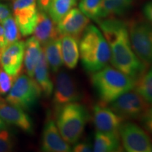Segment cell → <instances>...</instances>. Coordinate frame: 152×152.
I'll use <instances>...</instances> for the list:
<instances>
[{
  "label": "cell",
  "mask_w": 152,
  "mask_h": 152,
  "mask_svg": "<svg viewBox=\"0 0 152 152\" xmlns=\"http://www.w3.org/2000/svg\"><path fill=\"white\" fill-rule=\"evenodd\" d=\"M4 129H6V125L4 123V121L0 118V130H4Z\"/></svg>",
  "instance_id": "e575fe53"
},
{
  "label": "cell",
  "mask_w": 152,
  "mask_h": 152,
  "mask_svg": "<svg viewBox=\"0 0 152 152\" xmlns=\"http://www.w3.org/2000/svg\"><path fill=\"white\" fill-rule=\"evenodd\" d=\"M56 116V125L61 135L69 144H75L79 141L90 119L86 107L78 102L64 106Z\"/></svg>",
  "instance_id": "277c9868"
},
{
  "label": "cell",
  "mask_w": 152,
  "mask_h": 152,
  "mask_svg": "<svg viewBox=\"0 0 152 152\" xmlns=\"http://www.w3.org/2000/svg\"><path fill=\"white\" fill-rule=\"evenodd\" d=\"M33 77L44 96L46 97L50 96L54 90V85L50 77L49 67L43 51L35 67Z\"/></svg>",
  "instance_id": "e0dca14e"
},
{
  "label": "cell",
  "mask_w": 152,
  "mask_h": 152,
  "mask_svg": "<svg viewBox=\"0 0 152 152\" xmlns=\"http://www.w3.org/2000/svg\"><path fill=\"white\" fill-rule=\"evenodd\" d=\"M151 151H152V147H151Z\"/></svg>",
  "instance_id": "8d00e7d4"
},
{
  "label": "cell",
  "mask_w": 152,
  "mask_h": 152,
  "mask_svg": "<svg viewBox=\"0 0 152 152\" xmlns=\"http://www.w3.org/2000/svg\"><path fill=\"white\" fill-rule=\"evenodd\" d=\"M73 151L75 152H90L93 151V146L89 141L76 142L73 147Z\"/></svg>",
  "instance_id": "f546056e"
},
{
  "label": "cell",
  "mask_w": 152,
  "mask_h": 152,
  "mask_svg": "<svg viewBox=\"0 0 152 152\" xmlns=\"http://www.w3.org/2000/svg\"><path fill=\"white\" fill-rule=\"evenodd\" d=\"M53 106L55 114L64 106L72 102H78L83 98V93L75 79L64 71H58L55 79Z\"/></svg>",
  "instance_id": "52a82bcc"
},
{
  "label": "cell",
  "mask_w": 152,
  "mask_h": 152,
  "mask_svg": "<svg viewBox=\"0 0 152 152\" xmlns=\"http://www.w3.org/2000/svg\"><path fill=\"white\" fill-rule=\"evenodd\" d=\"M70 144L61 135L55 121L48 118L44 127L42 137V150L47 152L71 151Z\"/></svg>",
  "instance_id": "9a60e30c"
},
{
  "label": "cell",
  "mask_w": 152,
  "mask_h": 152,
  "mask_svg": "<svg viewBox=\"0 0 152 152\" xmlns=\"http://www.w3.org/2000/svg\"><path fill=\"white\" fill-rule=\"evenodd\" d=\"M5 38L4 28L1 26H0V48L2 49L5 47Z\"/></svg>",
  "instance_id": "836d02e7"
},
{
  "label": "cell",
  "mask_w": 152,
  "mask_h": 152,
  "mask_svg": "<svg viewBox=\"0 0 152 152\" xmlns=\"http://www.w3.org/2000/svg\"><path fill=\"white\" fill-rule=\"evenodd\" d=\"M144 15L149 22L152 23V1L148 2L144 7L143 9Z\"/></svg>",
  "instance_id": "1f68e13d"
},
{
  "label": "cell",
  "mask_w": 152,
  "mask_h": 152,
  "mask_svg": "<svg viewBox=\"0 0 152 152\" xmlns=\"http://www.w3.org/2000/svg\"><path fill=\"white\" fill-rule=\"evenodd\" d=\"M42 51L51 71L57 73L63 66L61 37L45 44Z\"/></svg>",
  "instance_id": "44dd1931"
},
{
  "label": "cell",
  "mask_w": 152,
  "mask_h": 152,
  "mask_svg": "<svg viewBox=\"0 0 152 152\" xmlns=\"http://www.w3.org/2000/svg\"><path fill=\"white\" fill-rule=\"evenodd\" d=\"M127 25L134 52L144 64L152 65V23L141 18H133Z\"/></svg>",
  "instance_id": "5b68a950"
},
{
  "label": "cell",
  "mask_w": 152,
  "mask_h": 152,
  "mask_svg": "<svg viewBox=\"0 0 152 152\" xmlns=\"http://www.w3.org/2000/svg\"><path fill=\"white\" fill-rule=\"evenodd\" d=\"M133 90L147 103L152 104V67L137 80Z\"/></svg>",
  "instance_id": "cb8c5ba5"
},
{
  "label": "cell",
  "mask_w": 152,
  "mask_h": 152,
  "mask_svg": "<svg viewBox=\"0 0 152 152\" xmlns=\"http://www.w3.org/2000/svg\"><path fill=\"white\" fill-rule=\"evenodd\" d=\"M122 147L128 152H149L152 140L146 131L135 123L123 122L119 129Z\"/></svg>",
  "instance_id": "ba28073f"
},
{
  "label": "cell",
  "mask_w": 152,
  "mask_h": 152,
  "mask_svg": "<svg viewBox=\"0 0 152 152\" xmlns=\"http://www.w3.org/2000/svg\"><path fill=\"white\" fill-rule=\"evenodd\" d=\"M132 5V3L125 0H103L96 20L121 16L126 13Z\"/></svg>",
  "instance_id": "7402d4cb"
},
{
  "label": "cell",
  "mask_w": 152,
  "mask_h": 152,
  "mask_svg": "<svg viewBox=\"0 0 152 152\" xmlns=\"http://www.w3.org/2000/svg\"><path fill=\"white\" fill-rule=\"evenodd\" d=\"M63 63L68 69H74L80 58L78 40L71 36H61Z\"/></svg>",
  "instance_id": "ac0fdd59"
},
{
  "label": "cell",
  "mask_w": 152,
  "mask_h": 152,
  "mask_svg": "<svg viewBox=\"0 0 152 152\" xmlns=\"http://www.w3.org/2000/svg\"><path fill=\"white\" fill-rule=\"evenodd\" d=\"M90 21L80 9L73 8L57 23V29L60 36H71L79 41Z\"/></svg>",
  "instance_id": "7c38bea8"
},
{
  "label": "cell",
  "mask_w": 152,
  "mask_h": 152,
  "mask_svg": "<svg viewBox=\"0 0 152 152\" xmlns=\"http://www.w3.org/2000/svg\"><path fill=\"white\" fill-rule=\"evenodd\" d=\"M33 34L34 37L43 45L61 37L57 29V24L49 16L48 13L39 10L37 13V20Z\"/></svg>",
  "instance_id": "2e32d148"
},
{
  "label": "cell",
  "mask_w": 152,
  "mask_h": 152,
  "mask_svg": "<svg viewBox=\"0 0 152 152\" xmlns=\"http://www.w3.org/2000/svg\"><path fill=\"white\" fill-rule=\"evenodd\" d=\"M102 1L103 0H80V9L88 18L96 20L98 18Z\"/></svg>",
  "instance_id": "484cf974"
},
{
  "label": "cell",
  "mask_w": 152,
  "mask_h": 152,
  "mask_svg": "<svg viewBox=\"0 0 152 152\" xmlns=\"http://www.w3.org/2000/svg\"><path fill=\"white\" fill-rule=\"evenodd\" d=\"M92 121L98 132L118 134L120 127L125 120L106 104L101 102L93 107Z\"/></svg>",
  "instance_id": "8fae6325"
},
{
  "label": "cell",
  "mask_w": 152,
  "mask_h": 152,
  "mask_svg": "<svg viewBox=\"0 0 152 152\" xmlns=\"http://www.w3.org/2000/svg\"><path fill=\"white\" fill-rule=\"evenodd\" d=\"M11 16V13L8 6L0 3V23Z\"/></svg>",
  "instance_id": "4dcf8cb0"
},
{
  "label": "cell",
  "mask_w": 152,
  "mask_h": 152,
  "mask_svg": "<svg viewBox=\"0 0 152 152\" xmlns=\"http://www.w3.org/2000/svg\"><path fill=\"white\" fill-rule=\"evenodd\" d=\"M91 82L101 102L106 104L123 93L133 90L136 80L117 68L106 66L93 73Z\"/></svg>",
  "instance_id": "3957f363"
},
{
  "label": "cell",
  "mask_w": 152,
  "mask_h": 152,
  "mask_svg": "<svg viewBox=\"0 0 152 152\" xmlns=\"http://www.w3.org/2000/svg\"><path fill=\"white\" fill-rule=\"evenodd\" d=\"M79 41L80 59L85 71L93 73L106 66L111 60V51L100 30L89 25Z\"/></svg>",
  "instance_id": "7a4b0ae2"
},
{
  "label": "cell",
  "mask_w": 152,
  "mask_h": 152,
  "mask_svg": "<svg viewBox=\"0 0 152 152\" xmlns=\"http://www.w3.org/2000/svg\"><path fill=\"white\" fill-rule=\"evenodd\" d=\"M13 11L21 35L33 34L37 20V0H13Z\"/></svg>",
  "instance_id": "30bf717a"
},
{
  "label": "cell",
  "mask_w": 152,
  "mask_h": 152,
  "mask_svg": "<svg viewBox=\"0 0 152 152\" xmlns=\"http://www.w3.org/2000/svg\"><path fill=\"white\" fill-rule=\"evenodd\" d=\"M78 0H50L48 14L55 23H58L71 9L77 4Z\"/></svg>",
  "instance_id": "603a6c76"
},
{
  "label": "cell",
  "mask_w": 152,
  "mask_h": 152,
  "mask_svg": "<svg viewBox=\"0 0 152 152\" xmlns=\"http://www.w3.org/2000/svg\"><path fill=\"white\" fill-rule=\"evenodd\" d=\"M4 32L5 47L20 39L21 34L18 29L16 20L12 16L1 22Z\"/></svg>",
  "instance_id": "d4e9b609"
},
{
  "label": "cell",
  "mask_w": 152,
  "mask_h": 152,
  "mask_svg": "<svg viewBox=\"0 0 152 152\" xmlns=\"http://www.w3.org/2000/svg\"><path fill=\"white\" fill-rule=\"evenodd\" d=\"M121 147L118 134H111L96 131L94 136L93 151L96 152L119 151Z\"/></svg>",
  "instance_id": "ffe728a7"
},
{
  "label": "cell",
  "mask_w": 152,
  "mask_h": 152,
  "mask_svg": "<svg viewBox=\"0 0 152 152\" xmlns=\"http://www.w3.org/2000/svg\"><path fill=\"white\" fill-rule=\"evenodd\" d=\"M149 106L134 90L123 93L110 103V108L124 120L140 118Z\"/></svg>",
  "instance_id": "9c48e42d"
},
{
  "label": "cell",
  "mask_w": 152,
  "mask_h": 152,
  "mask_svg": "<svg viewBox=\"0 0 152 152\" xmlns=\"http://www.w3.org/2000/svg\"><path fill=\"white\" fill-rule=\"evenodd\" d=\"M50 0H37V4L39 11L48 12Z\"/></svg>",
  "instance_id": "d6a6232c"
},
{
  "label": "cell",
  "mask_w": 152,
  "mask_h": 152,
  "mask_svg": "<svg viewBox=\"0 0 152 152\" xmlns=\"http://www.w3.org/2000/svg\"><path fill=\"white\" fill-rule=\"evenodd\" d=\"M26 42L16 41L0 48V64L9 75L18 76L22 71Z\"/></svg>",
  "instance_id": "4fadbf2b"
},
{
  "label": "cell",
  "mask_w": 152,
  "mask_h": 152,
  "mask_svg": "<svg viewBox=\"0 0 152 152\" xmlns=\"http://www.w3.org/2000/svg\"><path fill=\"white\" fill-rule=\"evenodd\" d=\"M14 146L11 134L5 129L0 130V152L11 151Z\"/></svg>",
  "instance_id": "83f0119b"
},
{
  "label": "cell",
  "mask_w": 152,
  "mask_h": 152,
  "mask_svg": "<svg viewBox=\"0 0 152 152\" xmlns=\"http://www.w3.org/2000/svg\"><path fill=\"white\" fill-rule=\"evenodd\" d=\"M17 77L9 75L0 64V94H7L9 92Z\"/></svg>",
  "instance_id": "4316f807"
},
{
  "label": "cell",
  "mask_w": 152,
  "mask_h": 152,
  "mask_svg": "<svg viewBox=\"0 0 152 152\" xmlns=\"http://www.w3.org/2000/svg\"><path fill=\"white\" fill-rule=\"evenodd\" d=\"M42 49L40 43L36 38L31 37L28 38L26 42L24 54V65L28 76L33 77L34 72L38 61L40 58Z\"/></svg>",
  "instance_id": "d6986e66"
},
{
  "label": "cell",
  "mask_w": 152,
  "mask_h": 152,
  "mask_svg": "<svg viewBox=\"0 0 152 152\" xmlns=\"http://www.w3.org/2000/svg\"><path fill=\"white\" fill-rule=\"evenodd\" d=\"M125 1H129V2H130V3H132V4H133V2H134V0H125Z\"/></svg>",
  "instance_id": "d590c367"
},
{
  "label": "cell",
  "mask_w": 152,
  "mask_h": 152,
  "mask_svg": "<svg viewBox=\"0 0 152 152\" xmlns=\"http://www.w3.org/2000/svg\"><path fill=\"white\" fill-rule=\"evenodd\" d=\"M140 123L147 132L152 133V106H149L143 115L140 118Z\"/></svg>",
  "instance_id": "f1b7e54d"
},
{
  "label": "cell",
  "mask_w": 152,
  "mask_h": 152,
  "mask_svg": "<svg viewBox=\"0 0 152 152\" xmlns=\"http://www.w3.org/2000/svg\"><path fill=\"white\" fill-rule=\"evenodd\" d=\"M42 92L33 77L20 75L16 77L6 101L11 105L29 110L35 105Z\"/></svg>",
  "instance_id": "8992f818"
},
{
  "label": "cell",
  "mask_w": 152,
  "mask_h": 152,
  "mask_svg": "<svg viewBox=\"0 0 152 152\" xmlns=\"http://www.w3.org/2000/svg\"><path fill=\"white\" fill-rule=\"evenodd\" d=\"M0 118L8 124L16 125L24 132L33 134V123L29 115L21 108L11 105L0 97Z\"/></svg>",
  "instance_id": "5bb4252c"
},
{
  "label": "cell",
  "mask_w": 152,
  "mask_h": 152,
  "mask_svg": "<svg viewBox=\"0 0 152 152\" xmlns=\"http://www.w3.org/2000/svg\"><path fill=\"white\" fill-rule=\"evenodd\" d=\"M96 21L109 43L112 65L137 80L147 71V66L133 50L127 23L115 17L99 19Z\"/></svg>",
  "instance_id": "6da1fadb"
}]
</instances>
